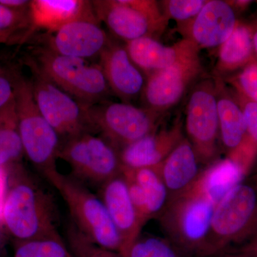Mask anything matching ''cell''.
<instances>
[{"mask_svg":"<svg viewBox=\"0 0 257 257\" xmlns=\"http://www.w3.org/2000/svg\"><path fill=\"white\" fill-rule=\"evenodd\" d=\"M256 235L257 191L241 182L216 204L202 257L221 254L231 243Z\"/></svg>","mask_w":257,"mask_h":257,"instance_id":"5b68a950","label":"cell"},{"mask_svg":"<svg viewBox=\"0 0 257 257\" xmlns=\"http://www.w3.org/2000/svg\"><path fill=\"white\" fill-rule=\"evenodd\" d=\"M202 74V64L198 54L147 76L141 95L143 107L165 115L166 111L178 104Z\"/></svg>","mask_w":257,"mask_h":257,"instance_id":"7c38bea8","label":"cell"},{"mask_svg":"<svg viewBox=\"0 0 257 257\" xmlns=\"http://www.w3.org/2000/svg\"><path fill=\"white\" fill-rule=\"evenodd\" d=\"M253 50L257 56V29L253 32Z\"/></svg>","mask_w":257,"mask_h":257,"instance_id":"74e56055","label":"cell"},{"mask_svg":"<svg viewBox=\"0 0 257 257\" xmlns=\"http://www.w3.org/2000/svg\"><path fill=\"white\" fill-rule=\"evenodd\" d=\"M46 179L64 199L74 226L97 246L122 256V240L99 196L59 171Z\"/></svg>","mask_w":257,"mask_h":257,"instance_id":"3957f363","label":"cell"},{"mask_svg":"<svg viewBox=\"0 0 257 257\" xmlns=\"http://www.w3.org/2000/svg\"><path fill=\"white\" fill-rule=\"evenodd\" d=\"M7 188V169L0 167V222L3 220V208Z\"/></svg>","mask_w":257,"mask_h":257,"instance_id":"e575fe53","label":"cell"},{"mask_svg":"<svg viewBox=\"0 0 257 257\" xmlns=\"http://www.w3.org/2000/svg\"><path fill=\"white\" fill-rule=\"evenodd\" d=\"M13 257H73L60 237L15 241Z\"/></svg>","mask_w":257,"mask_h":257,"instance_id":"484cf974","label":"cell"},{"mask_svg":"<svg viewBox=\"0 0 257 257\" xmlns=\"http://www.w3.org/2000/svg\"><path fill=\"white\" fill-rule=\"evenodd\" d=\"M159 3L165 18L175 20L178 25L197 16L207 0H164Z\"/></svg>","mask_w":257,"mask_h":257,"instance_id":"f1b7e54d","label":"cell"},{"mask_svg":"<svg viewBox=\"0 0 257 257\" xmlns=\"http://www.w3.org/2000/svg\"><path fill=\"white\" fill-rule=\"evenodd\" d=\"M15 33V32H0V44L10 42Z\"/></svg>","mask_w":257,"mask_h":257,"instance_id":"8d00e7d4","label":"cell"},{"mask_svg":"<svg viewBox=\"0 0 257 257\" xmlns=\"http://www.w3.org/2000/svg\"><path fill=\"white\" fill-rule=\"evenodd\" d=\"M30 25L29 9H11L0 4V32H16L30 28Z\"/></svg>","mask_w":257,"mask_h":257,"instance_id":"4dcf8cb0","label":"cell"},{"mask_svg":"<svg viewBox=\"0 0 257 257\" xmlns=\"http://www.w3.org/2000/svg\"><path fill=\"white\" fill-rule=\"evenodd\" d=\"M30 31L53 33L67 24L84 18H96L92 1L32 0L29 8Z\"/></svg>","mask_w":257,"mask_h":257,"instance_id":"44dd1931","label":"cell"},{"mask_svg":"<svg viewBox=\"0 0 257 257\" xmlns=\"http://www.w3.org/2000/svg\"><path fill=\"white\" fill-rule=\"evenodd\" d=\"M213 77L216 85L219 140L229 157L239 150L246 141V122L241 106L228 89L224 79Z\"/></svg>","mask_w":257,"mask_h":257,"instance_id":"7402d4cb","label":"cell"},{"mask_svg":"<svg viewBox=\"0 0 257 257\" xmlns=\"http://www.w3.org/2000/svg\"><path fill=\"white\" fill-rule=\"evenodd\" d=\"M125 48L133 63L145 77L200 52L194 44L185 39L166 46L150 37L126 42Z\"/></svg>","mask_w":257,"mask_h":257,"instance_id":"ac0fdd59","label":"cell"},{"mask_svg":"<svg viewBox=\"0 0 257 257\" xmlns=\"http://www.w3.org/2000/svg\"><path fill=\"white\" fill-rule=\"evenodd\" d=\"M184 128L202 165L208 166L218 160L219 117L214 77L200 79L192 86L186 106Z\"/></svg>","mask_w":257,"mask_h":257,"instance_id":"30bf717a","label":"cell"},{"mask_svg":"<svg viewBox=\"0 0 257 257\" xmlns=\"http://www.w3.org/2000/svg\"><path fill=\"white\" fill-rule=\"evenodd\" d=\"M192 144L187 138L157 166L169 194V200L187 192L197 182L203 170Z\"/></svg>","mask_w":257,"mask_h":257,"instance_id":"ffe728a7","label":"cell"},{"mask_svg":"<svg viewBox=\"0 0 257 257\" xmlns=\"http://www.w3.org/2000/svg\"><path fill=\"white\" fill-rule=\"evenodd\" d=\"M18 127L24 153L32 165L45 177L58 172L62 140L42 116L32 94L30 79L20 73L15 92Z\"/></svg>","mask_w":257,"mask_h":257,"instance_id":"8992f818","label":"cell"},{"mask_svg":"<svg viewBox=\"0 0 257 257\" xmlns=\"http://www.w3.org/2000/svg\"><path fill=\"white\" fill-rule=\"evenodd\" d=\"M111 40L97 18H84L48 34L43 47L59 55L88 60L99 57Z\"/></svg>","mask_w":257,"mask_h":257,"instance_id":"5bb4252c","label":"cell"},{"mask_svg":"<svg viewBox=\"0 0 257 257\" xmlns=\"http://www.w3.org/2000/svg\"><path fill=\"white\" fill-rule=\"evenodd\" d=\"M24 155L14 99L0 109V167L20 163Z\"/></svg>","mask_w":257,"mask_h":257,"instance_id":"d4e9b609","label":"cell"},{"mask_svg":"<svg viewBox=\"0 0 257 257\" xmlns=\"http://www.w3.org/2000/svg\"><path fill=\"white\" fill-rule=\"evenodd\" d=\"M253 31L238 21L229 38L219 47L214 76L222 79L253 60Z\"/></svg>","mask_w":257,"mask_h":257,"instance_id":"603a6c76","label":"cell"},{"mask_svg":"<svg viewBox=\"0 0 257 257\" xmlns=\"http://www.w3.org/2000/svg\"><path fill=\"white\" fill-rule=\"evenodd\" d=\"M128 192L144 226L158 217L169 201V194L156 167L128 170L122 169Z\"/></svg>","mask_w":257,"mask_h":257,"instance_id":"d6986e66","label":"cell"},{"mask_svg":"<svg viewBox=\"0 0 257 257\" xmlns=\"http://www.w3.org/2000/svg\"><path fill=\"white\" fill-rule=\"evenodd\" d=\"M66 236L69 249L73 257H123L120 253L109 251L93 243L72 223L67 226Z\"/></svg>","mask_w":257,"mask_h":257,"instance_id":"83f0119b","label":"cell"},{"mask_svg":"<svg viewBox=\"0 0 257 257\" xmlns=\"http://www.w3.org/2000/svg\"><path fill=\"white\" fill-rule=\"evenodd\" d=\"M223 253L236 257H257V235L241 247L235 250H226Z\"/></svg>","mask_w":257,"mask_h":257,"instance_id":"836d02e7","label":"cell"},{"mask_svg":"<svg viewBox=\"0 0 257 257\" xmlns=\"http://www.w3.org/2000/svg\"><path fill=\"white\" fill-rule=\"evenodd\" d=\"M184 130L183 121L177 118L170 126L159 128L124 147L119 151L122 169L138 170L160 165L185 138Z\"/></svg>","mask_w":257,"mask_h":257,"instance_id":"9a60e30c","label":"cell"},{"mask_svg":"<svg viewBox=\"0 0 257 257\" xmlns=\"http://www.w3.org/2000/svg\"><path fill=\"white\" fill-rule=\"evenodd\" d=\"M6 169L2 222L10 236L15 241L60 237V216L52 194L20 163Z\"/></svg>","mask_w":257,"mask_h":257,"instance_id":"6da1fadb","label":"cell"},{"mask_svg":"<svg viewBox=\"0 0 257 257\" xmlns=\"http://www.w3.org/2000/svg\"><path fill=\"white\" fill-rule=\"evenodd\" d=\"M20 72L0 61V109L15 97Z\"/></svg>","mask_w":257,"mask_h":257,"instance_id":"d6a6232c","label":"cell"},{"mask_svg":"<svg viewBox=\"0 0 257 257\" xmlns=\"http://www.w3.org/2000/svg\"><path fill=\"white\" fill-rule=\"evenodd\" d=\"M59 158L67 162L71 177L99 189L122 171L119 150L101 136L84 134L62 142Z\"/></svg>","mask_w":257,"mask_h":257,"instance_id":"ba28073f","label":"cell"},{"mask_svg":"<svg viewBox=\"0 0 257 257\" xmlns=\"http://www.w3.org/2000/svg\"><path fill=\"white\" fill-rule=\"evenodd\" d=\"M246 170L233 159H218L203 170L196 184L216 204L242 182Z\"/></svg>","mask_w":257,"mask_h":257,"instance_id":"cb8c5ba5","label":"cell"},{"mask_svg":"<svg viewBox=\"0 0 257 257\" xmlns=\"http://www.w3.org/2000/svg\"><path fill=\"white\" fill-rule=\"evenodd\" d=\"M96 133L121 150L159 130L164 115L126 102H108L89 106Z\"/></svg>","mask_w":257,"mask_h":257,"instance_id":"8fae6325","label":"cell"},{"mask_svg":"<svg viewBox=\"0 0 257 257\" xmlns=\"http://www.w3.org/2000/svg\"><path fill=\"white\" fill-rule=\"evenodd\" d=\"M124 257H188L170 240L153 235L140 234Z\"/></svg>","mask_w":257,"mask_h":257,"instance_id":"4316f807","label":"cell"},{"mask_svg":"<svg viewBox=\"0 0 257 257\" xmlns=\"http://www.w3.org/2000/svg\"><path fill=\"white\" fill-rule=\"evenodd\" d=\"M99 58L109 89L123 102L142 95L146 77L130 59L125 45L111 39Z\"/></svg>","mask_w":257,"mask_h":257,"instance_id":"2e32d148","label":"cell"},{"mask_svg":"<svg viewBox=\"0 0 257 257\" xmlns=\"http://www.w3.org/2000/svg\"><path fill=\"white\" fill-rule=\"evenodd\" d=\"M31 73L32 94L42 116L60 135L62 142L84 134H96L84 105L51 82L27 57Z\"/></svg>","mask_w":257,"mask_h":257,"instance_id":"52a82bcc","label":"cell"},{"mask_svg":"<svg viewBox=\"0 0 257 257\" xmlns=\"http://www.w3.org/2000/svg\"><path fill=\"white\" fill-rule=\"evenodd\" d=\"M237 22L235 11L227 1L207 0L197 16L177 25L183 39L201 50L222 45L234 31Z\"/></svg>","mask_w":257,"mask_h":257,"instance_id":"4fadbf2b","label":"cell"},{"mask_svg":"<svg viewBox=\"0 0 257 257\" xmlns=\"http://www.w3.org/2000/svg\"><path fill=\"white\" fill-rule=\"evenodd\" d=\"M98 196L104 203L115 227L122 240V256L140 234L144 225L140 221L128 192L122 172L98 189Z\"/></svg>","mask_w":257,"mask_h":257,"instance_id":"e0dca14e","label":"cell"},{"mask_svg":"<svg viewBox=\"0 0 257 257\" xmlns=\"http://www.w3.org/2000/svg\"><path fill=\"white\" fill-rule=\"evenodd\" d=\"M96 18L118 38L127 42L162 35L169 20L154 0L92 1Z\"/></svg>","mask_w":257,"mask_h":257,"instance_id":"9c48e42d","label":"cell"},{"mask_svg":"<svg viewBox=\"0 0 257 257\" xmlns=\"http://www.w3.org/2000/svg\"><path fill=\"white\" fill-rule=\"evenodd\" d=\"M233 93V92H232ZM244 116L246 128V143L257 150V103L246 99L239 93H233Z\"/></svg>","mask_w":257,"mask_h":257,"instance_id":"1f68e13d","label":"cell"},{"mask_svg":"<svg viewBox=\"0 0 257 257\" xmlns=\"http://www.w3.org/2000/svg\"><path fill=\"white\" fill-rule=\"evenodd\" d=\"M215 206L195 183L169 200L157 219L176 247L187 256L202 257Z\"/></svg>","mask_w":257,"mask_h":257,"instance_id":"7a4b0ae2","label":"cell"},{"mask_svg":"<svg viewBox=\"0 0 257 257\" xmlns=\"http://www.w3.org/2000/svg\"><path fill=\"white\" fill-rule=\"evenodd\" d=\"M29 60L57 87L86 106L105 101L111 91L99 64L59 55L41 46Z\"/></svg>","mask_w":257,"mask_h":257,"instance_id":"277c9868","label":"cell"},{"mask_svg":"<svg viewBox=\"0 0 257 257\" xmlns=\"http://www.w3.org/2000/svg\"><path fill=\"white\" fill-rule=\"evenodd\" d=\"M226 82L246 99L257 103V61L253 60Z\"/></svg>","mask_w":257,"mask_h":257,"instance_id":"f546056e","label":"cell"},{"mask_svg":"<svg viewBox=\"0 0 257 257\" xmlns=\"http://www.w3.org/2000/svg\"><path fill=\"white\" fill-rule=\"evenodd\" d=\"M227 3L235 10L236 9H246L248 5L251 4V2L246 1V0H239V1H227Z\"/></svg>","mask_w":257,"mask_h":257,"instance_id":"d590c367","label":"cell"}]
</instances>
